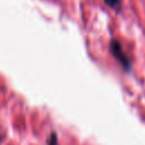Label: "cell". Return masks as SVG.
<instances>
[{"mask_svg": "<svg viewBox=\"0 0 145 145\" xmlns=\"http://www.w3.org/2000/svg\"><path fill=\"white\" fill-rule=\"evenodd\" d=\"M110 51L112 53V56L120 62V65L126 69V70H129L130 67H131V61L130 59L128 58V56L126 54V52L123 51L122 49V45L121 43L118 41V40H111L110 42Z\"/></svg>", "mask_w": 145, "mask_h": 145, "instance_id": "obj_1", "label": "cell"}, {"mask_svg": "<svg viewBox=\"0 0 145 145\" xmlns=\"http://www.w3.org/2000/svg\"><path fill=\"white\" fill-rule=\"evenodd\" d=\"M48 145H58V138H57L56 133L51 134V136L49 138V142H48Z\"/></svg>", "mask_w": 145, "mask_h": 145, "instance_id": "obj_3", "label": "cell"}, {"mask_svg": "<svg viewBox=\"0 0 145 145\" xmlns=\"http://www.w3.org/2000/svg\"><path fill=\"white\" fill-rule=\"evenodd\" d=\"M103 1L108 7L114 9L117 11H119L121 9V0H103Z\"/></svg>", "mask_w": 145, "mask_h": 145, "instance_id": "obj_2", "label": "cell"}, {"mask_svg": "<svg viewBox=\"0 0 145 145\" xmlns=\"http://www.w3.org/2000/svg\"><path fill=\"white\" fill-rule=\"evenodd\" d=\"M1 139H2V137H1V135H0V142H1Z\"/></svg>", "mask_w": 145, "mask_h": 145, "instance_id": "obj_4", "label": "cell"}]
</instances>
